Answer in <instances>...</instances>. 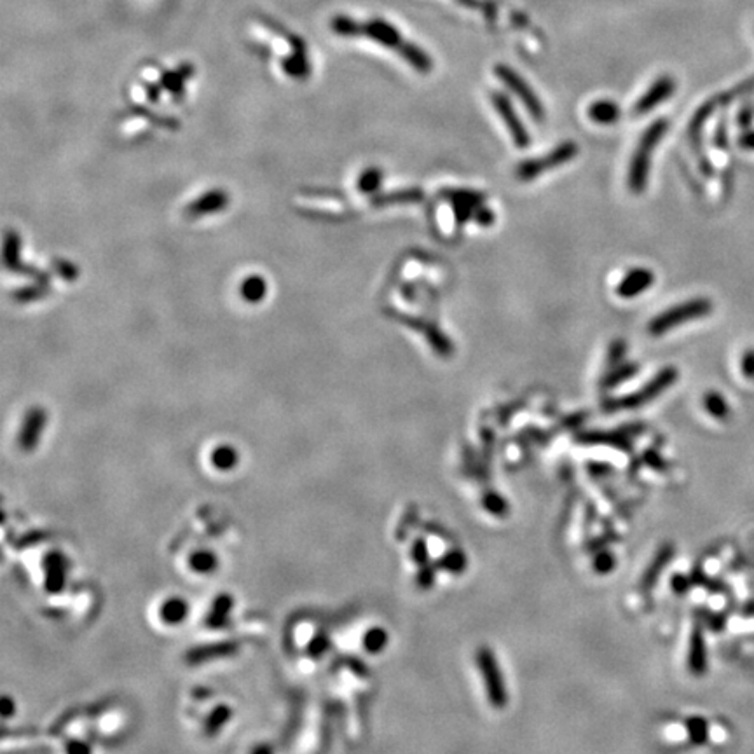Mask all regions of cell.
<instances>
[{"instance_id":"1","label":"cell","mask_w":754,"mask_h":754,"mask_svg":"<svg viewBox=\"0 0 754 754\" xmlns=\"http://www.w3.org/2000/svg\"><path fill=\"white\" fill-rule=\"evenodd\" d=\"M669 123L667 119H657L650 124L646 132L643 133L639 146L636 149L634 156L631 159L629 166V175H627V185L634 194H641L648 185L650 166H652V152L657 149L660 140L666 135Z\"/></svg>"},{"instance_id":"2","label":"cell","mask_w":754,"mask_h":754,"mask_svg":"<svg viewBox=\"0 0 754 754\" xmlns=\"http://www.w3.org/2000/svg\"><path fill=\"white\" fill-rule=\"evenodd\" d=\"M711 309L712 304L709 299H691V301L681 302V304L674 306V308L667 309V311L655 316V318L650 322L648 330L652 336H662V333L669 332V330L676 329V327L683 325V323H688L691 322V320H697L709 315Z\"/></svg>"},{"instance_id":"3","label":"cell","mask_w":754,"mask_h":754,"mask_svg":"<svg viewBox=\"0 0 754 754\" xmlns=\"http://www.w3.org/2000/svg\"><path fill=\"white\" fill-rule=\"evenodd\" d=\"M677 381V370L674 367H667L663 370H660L659 374L646 384L645 388L638 391V393H632L629 397L616 398V400H609L604 404L606 411H627V409H638L641 405L648 404V402L655 400L657 397L663 393L669 386H673Z\"/></svg>"},{"instance_id":"4","label":"cell","mask_w":754,"mask_h":754,"mask_svg":"<svg viewBox=\"0 0 754 754\" xmlns=\"http://www.w3.org/2000/svg\"><path fill=\"white\" fill-rule=\"evenodd\" d=\"M494 75L521 100L522 105L526 107V110H528L533 119L538 120V123H542V120L545 119V109H543L542 100L538 98L535 89L528 84V81H526L522 75H519L514 68L505 63L496 65Z\"/></svg>"},{"instance_id":"5","label":"cell","mask_w":754,"mask_h":754,"mask_svg":"<svg viewBox=\"0 0 754 754\" xmlns=\"http://www.w3.org/2000/svg\"><path fill=\"white\" fill-rule=\"evenodd\" d=\"M578 154V146L574 142H564L560 146H557L556 149L550 150L549 154L542 157H536V159H528L524 163H521L517 166L515 175L519 177V180L528 182L533 178L540 177V175L547 173V171L553 170V168L560 166V164L570 163L571 159H574Z\"/></svg>"},{"instance_id":"6","label":"cell","mask_w":754,"mask_h":754,"mask_svg":"<svg viewBox=\"0 0 754 754\" xmlns=\"http://www.w3.org/2000/svg\"><path fill=\"white\" fill-rule=\"evenodd\" d=\"M489 96H491L492 107H494L498 116L501 117V120L505 123V126H507L515 146H517L519 149H526V147L531 143V135H529L528 128L524 126L519 113L515 112L512 100L508 98L507 93L503 91H491Z\"/></svg>"},{"instance_id":"7","label":"cell","mask_w":754,"mask_h":754,"mask_svg":"<svg viewBox=\"0 0 754 754\" xmlns=\"http://www.w3.org/2000/svg\"><path fill=\"white\" fill-rule=\"evenodd\" d=\"M676 79L670 77V75H660L659 79L653 81L648 91L636 102L634 109H632L634 110V116L639 117L650 113L653 109H657V107L662 105L663 102H667V100L676 93Z\"/></svg>"},{"instance_id":"8","label":"cell","mask_w":754,"mask_h":754,"mask_svg":"<svg viewBox=\"0 0 754 754\" xmlns=\"http://www.w3.org/2000/svg\"><path fill=\"white\" fill-rule=\"evenodd\" d=\"M361 29L360 33H365L368 39L374 40L375 44H381L384 47H390V49H397L404 44V37L398 32V29L395 25H391L390 22L383 18H372L368 22L360 23Z\"/></svg>"},{"instance_id":"9","label":"cell","mask_w":754,"mask_h":754,"mask_svg":"<svg viewBox=\"0 0 754 754\" xmlns=\"http://www.w3.org/2000/svg\"><path fill=\"white\" fill-rule=\"evenodd\" d=\"M653 281H655V274L652 271L646 267H636L623 276V280L616 287V294L622 299H634L648 290Z\"/></svg>"},{"instance_id":"10","label":"cell","mask_w":754,"mask_h":754,"mask_svg":"<svg viewBox=\"0 0 754 754\" xmlns=\"http://www.w3.org/2000/svg\"><path fill=\"white\" fill-rule=\"evenodd\" d=\"M398 54H400L402 60L407 61V63L421 75H428L430 72L433 70V67H435L433 58L430 56L421 46L412 42V40H404V44L398 47Z\"/></svg>"},{"instance_id":"11","label":"cell","mask_w":754,"mask_h":754,"mask_svg":"<svg viewBox=\"0 0 754 754\" xmlns=\"http://www.w3.org/2000/svg\"><path fill=\"white\" fill-rule=\"evenodd\" d=\"M587 116L592 123L608 126V124L618 123L620 117H622V109H620L618 103L613 102V100H595V102L590 103V107H588Z\"/></svg>"},{"instance_id":"12","label":"cell","mask_w":754,"mask_h":754,"mask_svg":"<svg viewBox=\"0 0 754 754\" xmlns=\"http://www.w3.org/2000/svg\"><path fill=\"white\" fill-rule=\"evenodd\" d=\"M690 666L695 674H702L705 670V646H704V639H702V634L698 631H695L693 638H691Z\"/></svg>"},{"instance_id":"13","label":"cell","mask_w":754,"mask_h":754,"mask_svg":"<svg viewBox=\"0 0 754 754\" xmlns=\"http://www.w3.org/2000/svg\"><path fill=\"white\" fill-rule=\"evenodd\" d=\"M457 4L466 9H478L482 11L487 22L494 23L498 19V4L494 0H456Z\"/></svg>"},{"instance_id":"14","label":"cell","mask_w":754,"mask_h":754,"mask_svg":"<svg viewBox=\"0 0 754 754\" xmlns=\"http://www.w3.org/2000/svg\"><path fill=\"white\" fill-rule=\"evenodd\" d=\"M638 370H639V367H638V365H636V363L616 365V367L613 368L611 372H609L608 377H606L604 386H606V388L616 386V384L623 383V381H627V379H629V377H632V375H634Z\"/></svg>"},{"instance_id":"15","label":"cell","mask_w":754,"mask_h":754,"mask_svg":"<svg viewBox=\"0 0 754 754\" xmlns=\"http://www.w3.org/2000/svg\"><path fill=\"white\" fill-rule=\"evenodd\" d=\"M482 669H484L487 686L491 688V695L494 697V700H501V690L498 688V684H494V681L499 680V673L496 669L494 662H492L491 655H482Z\"/></svg>"},{"instance_id":"16","label":"cell","mask_w":754,"mask_h":754,"mask_svg":"<svg viewBox=\"0 0 754 754\" xmlns=\"http://www.w3.org/2000/svg\"><path fill=\"white\" fill-rule=\"evenodd\" d=\"M705 411L711 416H714L716 419H725L728 416V404L725 402V398L719 393H707L704 398Z\"/></svg>"},{"instance_id":"17","label":"cell","mask_w":754,"mask_h":754,"mask_svg":"<svg viewBox=\"0 0 754 754\" xmlns=\"http://www.w3.org/2000/svg\"><path fill=\"white\" fill-rule=\"evenodd\" d=\"M381 180H383V173L377 168H370L365 173H361L358 187L363 192H374L381 185Z\"/></svg>"},{"instance_id":"18","label":"cell","mask_w":754,"mask_h":754,"mask_svg":"<svg viewBox=\"0 0 754 754\" xmlns=\"http://www.w3.org/2000/svg\"><path fill=\"white\" fill-rule=\"evenodd\" d=\"M264 281L260 278H248L243 285V295L248 301H259L264 295Z\"/></svg>"},{"instance_id":"19","label":"cell","mask_w":754,"mask_h":754,"mask_svg":"<svg viewBox=\"0 0 754 754\" xmlns=\"http://www.w3.org/2000/svg\"><path fill=\"white\" fill-rule=\"evenodd\" d=\"M623 354H625V344L622 343V340H616V343H613L611 349H609V356H608V363L611 365H616L620 363V360L623 358Z\"/></svg>"},{"instance_id":"20","label":"cell","mask_w":754,"mask_h":754,"mask_svg":"<svg viewBox=\"0 0 754 754\" xmlns=\"http://www.w3.org/2000/svg\"><path fill=\"white\" fill-rule=\"evenodd\" d=\"M215 463L219 464L220 468H229L230 464L234 463V461H233V450H230V449L219 450V453L215 454Z\"/></svg>"},{"instance_id":"21","label":"cell","mask_w":754,"mask_h":754,"mask_svg":"<svg viewBox=\"0 0 754 754\" xmlns=\"http://www.w3.org/2000/svg\"><path fill=\"white\" fill-rule=\"evenodd\" d=\"M744 374H754V351H751V353H747L746 356H744Z\"/></svg>"},{"instance_id":"22","label":"cell","mask_w":754,"mask_h":754,"mask_svg":"<svg viewBox=\"0 0 754 754\" xmlns=\"http://www.w3.org/2000/svg\"><path fill=\"white\" fill-rule=\"evenodd\" d=\"M739 146H742L744 149L754 150V132L744 133V135L739 139Z\"/></svg>"}]
</instances>
